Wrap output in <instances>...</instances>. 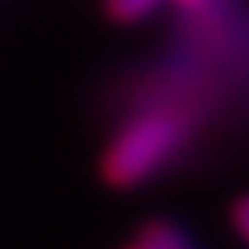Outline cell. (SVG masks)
<instances>
[{
	"label": "cell",
	"instance_id": "6da1fadb",
	"mask_svg": "<svg viewBox=\"0 0 249 249\" xmlns=\"http://www.w3.org/2000/svg\"><path fill=\"white\" fill-rule=\"evenodd\" d=\"M188 139V120L165 107L129 117L117 136L107 142L101 159V175L113 188H136L162 172Z\"/></svg>",
	"mask_w": 249,
	"mask_h": 249
},
{
	"label": "cell",
	"instance_id": "7a4b0ae2",
	"mask_svg": "<svg viewBox=\"0 0 249 249\" xmlns=\"http://www.w3.org/2000/svg\"><path fill=\"white\" fill-rule=\"evenodd\" d=\"M139 240L146 243L149 249H194V243L185 236V230H181V227H175V223H168V220L149 223Z\"/></svg>",
	"mask_w": 249,
	"mask_h": 249
},
{
	"label": "cell",
	"instance_id": "3957f363",
	"mask_svg": "<svg viewBox=\"0 0 249 249\" xmlns=\"http://www.w3.org/2000/svg\"><path fill=\"white\" fill-rule=\"evenodd\" d=\"M162 3H165V0H104V13H107L113 23L129 26V23H142V19H146L152 10H159Z\"/></svg>",
	"mask_w": 249,
	"mask_h": 249
},
{
	"label": "cell",
	"instance_id": "277c9868",
	"mask_svg": "<svg viewBox=\"0 0 249 249\" xmlns=\"http://www.w3.org/2000/svg\"><path fill=\"white\" fill-rule=\"evenodd\" d=\"M233 227L240 233V240L249 246V194H243L240 201L233 204Z\"/></svg>",
	"mask_w": 249,
	"mask_h": 249
},
{
	"label": "cell",
	"instance_id": "5b68a950",
	"mask_svg": "<svg viewBox=\"0 0 249 249\" xmlns=\"http://www.w3.org/2000/svg\"><path fill=\"white\" fill-rule=\"evenodd\" d=\"M168 3H175V7L185 10V13H204L213 0H168Z\"/></svg>",
	"mask_w": 249,
	"mask_h": 249
},
{
	"label": "cell",
	"instance_id": "8992f818",
	"mask_svg": "<svg viewBox=\"0 0 249 249\" xmlns=\"http://www.w3.org/2000/svg\"><path fill=\"white\" fill-rule=\"evenodd\" d=\"M129 249H149V246H146V243H142V240H136V243H133V246H129Z\"/></svg>",
	"mask_w": 249,
	"mask_h": 249
}]
</instances>
